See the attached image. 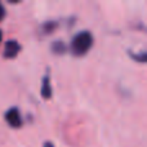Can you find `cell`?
I'll list each match as a JSON object with an SVG mask.
<instances>
[{
  "instance_id": "cell-1",
  "label": "cell",
  "mask_w": 147,
  "mask_h": 147,
  "mask_svg": "<svg viewBox=\"0 0 147 147\" xmlns=\"http://www.w3.org/2000/svg\"><path fill=\"white\" fill-rule=\"evenodd\" d=\"M93 43H94V39H93V35H92L89 31L84 30V31H80L78 32L75 36L72 38V41H71V53L76 57H83L90 51V48L93 47Z\"/></svg>"
},
{
  "instance_id": "cell-2",
  "label": "cell",
  "mask_w": 147,
  "mask_h": 147,
  "mask_svg": "<svg viewBox=\"0 0 147 147\" xmlns=\"http://www.w3.org/2000/svg\"><path fill=\"white\" fill-rule=\"evenodd\" d=\"M4 119L5 121L9 124V127L14 128H21L23 125V121H22V117H21V112L17 107H10L4 115Z\"/></svg>"
},
{
  "instance_id": "cell-3",
  "label": "cell",
  "mask_w": 147,
  "mask_h": 147,
  "mask_svg": "<svg viewBox=\"0 0 147 147\" xmlns=\"http://www.w3.org/2000/svg\"><path fill=\"white\" fill-rule=\"evenodd\" d=\"M21 51V44L17 40H8L4 45V52H3V56L7 59H12L16 58L18 56Z\"/></svg>"
},
{
  "instance_id": "cell-4",
  "label": "cell",
  "mask_w": 147,
  "mask_h": 147,
  "mask_svg": "<svg viewBox=\"0 0 147 147\" xmlns=\"http://www.w3.org/2000/svg\"><path fill=\"white\" fill-rule=\"evenodd\" d=\"M41 97L44 99H49L52 97V85H51V78H49V74H47L45 76H43V80H41Z\"/></svg>"
},
{
  "instance_id": "cell-5",
  "label": "cell",
  "mask_w": 147,
  "mask_h": 147,
  "mask_svg": "<svg viewBox=\"0 0 147 147\" xmlns=\"http://www.w3.org/2000/svg\"><path fill=\"white\" fill-rule=\"evenodd\" d=\"M57 27H58V21H47V22H44L43 25H41L40 31L44 35H49V34L53 32Z\"/></svg>"
},
{
  "instance_id": "cell-6",
  "label": "cell",
  "mask_w": 147,
  "mask_h": 147,
  "mask_svg": "<svg viewBox=\"0 0 147 147\" xmlns=\"http://www.w3.org/2000/svg\"><path fill=\"white\" fill-rule=\"evenodd\" d=\"M51 49H52V52H53L54 54H58V56H61V54H65V53H66V51H67L65 43H63V41H61V40L54 41V43L52 44Z\"/></svg>"
},
{
  "instance_id": "cell-7",
  "label": "cell",
  "mask_w": 147,
  "mask_h": 147,
  "mask_svg": "<svg viewBox=\"0 0 147 147\" xmlns=\"http://www.w3.org/2000/svg\"><path fill=\"white\" fill-rule=\"evenodd\" d=\"M128 54H129V57L132 59L140 62V63H145L147 61V53L145 51H142L141 53H134V52H132V51H128Z\"/></svg>"
},
{
  "instance_id": "cell-8",
  "label": "cell",
  "mask_w": 147,
  "mask_h": 147,
  "mask_svg": "<svg viewBox=\"0 0 147 147\" xmlns=\"http://www.w3.org/2000/svg\"><path fill=\"white\" fill-rule=\"evenodd\" d=\"M5 14H7V12H5V8H4V5L0 3V22H1V21L5 18Z\"/></svg>"
},
{
  "instance_id": "cell-9",
  "label": "cell",
  "mask_w": 147,
  "mask_h": 147,
  "mask_svg": "<svg viewBox=\"0 0 147 147\" xmlns=\"http://www.w3.org/2000/svg\"><path fill=\"white\" fill-rule=\"evenodd\" d=\"M43 147H54V146H53V145H52V143H51V142H47V143H45V145H44Z\"/></svg>"
},
{
  "instance_id": "cell-10",
  "label": "cell",
  "mask_w": 147,
  "mask_h": 147,
  "mask_svg": "<svg viewBox=\"0 0 147 147\" xmlns=\"http://www.w3.org/2000/svg\"><path fill=\"white\" fill-rule=\"evenodd\" d=\"M1 40H3V31L0 30V44H1Z\"/></svg>"
}]
</instances>
